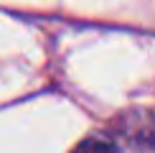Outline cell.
I'll return each mask as SVG.
<instances>
[{"label":"cell","instance_id":"cell-1","mask_svg":"<svg viewBox=\"0 0 155 153\" xmlns=\"http://www.w3.org/2000/svg\"><path fill=\"white\" fill-rule=\"evenodd\" d=\"M71 153H120V148L114 143H109V140H102V138H87Z\"/></svg>","mask_w":155,"mask_h":153}]
</instances>
